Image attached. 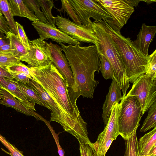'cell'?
<instances>
[{
  "instance_id": "2e32d148",
  "label": "cell",
  "mask_w": 156,
  "mask_h": 156,
  "mask_svg": "<svg viewBox=\"0 0 156 156\" xmlns=\"http://www.w3.org/2000/svg\"><path fill=\"white\" fill-rule=\"evenodd\" d=\"M156 33V26H148L143 23L136 39L132 43L143 54L148 56L149 47Z\"/></svg>"
},
{
  "instance_id": "b9f144b4",
  "label": "cell",
  "mask_w": 156,
  "mask_h": 156,
  "mask_svg": "<svg viewBox=\"0 0 156 156\" xmlns=\"http://www.w3.org/2000/svg\"><path fill=\"white\" fill-rule=\"evenodd\" d=\"M148 155L151 156H156V145L150 150Z\"/></svg>"
},
{
  "instance_id": "8fae6325",
  "label": "cell",
  "mask_w": 156,
  "mask_h": 156,
  "mask_svg": "<svg viewBox=\"0 0 156 156\" xmlns=\"http://www.w3.org/2000/svg\"><path fill=\"white\" fill-rule=\"evenodd\" d=\"M61 46L51 42H46L45 52L52 63L63 76L72 90H73L74 78L69 63Z\"/></svg>"
},
{
  "instance_id": "8992f818",
  "label": "cell",
  "mask_w": 156,
  "mask_h": 156,
  "mask_svg": "<svg viewBox=\"0 0 156 156\" xmlns=\"http://www.w3.org/2000/svg\"><path fill=\"white\" fill-rule=\"evenodd\" d=\"M110 15L111 20L105 19L114 30L120 32L134 11L130 0H96Z\"/></svg>"
},
{
  "instance_id": "277c9868",
  "label": "cell",
  "mask_w": 156,
  "mask_h": 156,
  "mask_svg": "<svg viewBox=\"0 0 156 156\" xmlns=\"http://www.w3.org/2000/svg\"><path fill=\"white\" fill-rule=\"evenodd\" d=\"M92 27L98 54L103 55L111 63L113 70V78L121 89L123 98L130 84L118 47L100 21L92 22Z\"/></svg>"
},
{
  "instance_id": "52a82bcc",
  "label": "cell",
  "mask_w": 156,
  "mask_h": 156,
  "mask_svg": "<svg viewBox=\"0 0 156 156\" xmlns=\"http://www.w3.org/2000/svg\"><path fill=\"white\" fill-rule=\"evenodd\" d=\"M126 96H134L138 99L142 116L156 101V82L146 73L136 79Z\"/></svg>"
},
{
  "instance_id": "9a60e30c",
  "label": "cell",
  "mask_w": 156,
  "mask_h": 156,
  "mask_svg": "<svg viewBox=\"0 0 156 156\" xmlns=\"http://www.w3.org/2000/svg\"><path fill=\"white\" fill-rule=\"evenodd\" d=\"M28 84L40 96L51 111L50 122L54 121L59 123L62 126L63 122L61 112L55 103L42 87L36 82L30 80Z\"/></svg>"
},
{
  "instance_id": "ee69618b",
  "label": "cell",
  "mask_w": 156,
  "mask_h": 156,
  "mask_svg": "<svg viewBox=\"0 0 156 156\" xmlns=\"http://www.w3.org/2000/svg\"><path fill=\"white\" fill-rule=\"evenodd\" d=\"M5 37V36H4V34L0 32V38H4Z\"/></svg>"
},
{
  "instance_id": "60d3db41",
  "label": "cell",
  "mask_w": 156,
  "mask_h": 156,
  "mask_svg": "<svg viewBox=\"0 0 156 156\" xmlns=\"http://www.w3.org/2000/svg\"><path fill=\"white\" fill-rule=\"evenodd\" d=\"M9 43V40L8 38H6V36L4 38H0V48L4 45L8 44Z\"/></svg>"
},
{
  "instance_id": "cb8c5ba5",
  "label": "cell",
  "mask_w": 156,
  "mask_h": 156,
  "mask_svg": "<svg viewBox=\"0 0 156 156\" xmlns=\"http://www.w3.org/2000/svg\"><path fill=\"white\" fill-rule=\"evenodd\" d=\"M137 128H136L129 137L124 140L126 150L124 156H139L138 141L136 133Z\"/></svg>"
},
{
  "instance_id": "5b68a950",
  "label": "cell",
  "mask_w": 156,
  "mask_h": 156,
  "mask_svg": "<svg viewBox=\"0 0 156 156\" xmlns=\"http://www.w3.org/2000/svg\"><path fill=\"white\" fill-rule=\"evenodd\" d=\"M119 103V135L125 140L129 137L140 126L142 117L141 107L138 99L134 96H125Z\"/></svg>"
},
{
  "instance_id": "4dcf8cb0",
  "label": "cell",
  "mask_w": 156,
  "mask_h": 156,
  "mask_svg": "<svg viewBox=\"0 0 156 156\" xmlns=\"http://www.w3.org/2000/svg\"><path fill=\"white\" fill-rule=\"evenodd\" d=\"M20 62L19 58L12 55L0 53V67L6 69L7 67Z\"/></svg>"
},
{
  "instance_id": "7c38bea8",
  "label": "cell",
  "mask_w": 156,
  "mask_h": 156,
  "mask_svg": "<svg viewBox=\"0 0 156 156\" xmlns=\"http://www.w3.org/2000/svg\"><path fill=\"white\" fill-rule=\"evenodd\" d=\"M46 42L39 38L29 41L30 49L19 59L32 67H44L52 63L45 52Z\"/></svg>"
},
{
  "instance_id": "4316f807",
  "label": "cell",
  "mask_w": 156,
  "mask_h": 156,
  "mask_svg": "<svg viewBox=\"0 0 156 156\" xmlns=\"http://www.w3.org/2000/svg\"><path fill=\"white\" fill-rule=\"evenodd\" d=\"M99 71L106 80L113 78V70L112 66L108 59L103 55H99Z\"/></svg>"
},
{
  "instance_id": "ab89813d",
  "label": "cell",
  "mask_w": 156,
  "mask_h": 156,
  "mask_svg": "<svg viewBox=\"0 0 156 156\" xmlns=\"http://www.w3.org/2000/svg\"><path fill=\"white\" fill-rule=\"evenodd\" d=\"M0 76L10 80H13L14 79L6 68L1 67H0Z\"/></svg>"
},
{
  "instance_id": "484cf974",
  "label": "cell",
  "mask_w": 156,
  "mask_h": 156,
  "mask_svg": "<svg viewBox=\"0 0 156 156\" xmlns=\"http://www.w3.org/2000/svg\"><path fill=\"white\" fill-rule=\"evenodd\" d=\"M40 8L44 13L48 23L55 27L56 23V17L52 14L51 10L54 6L52 0H38Z\"/></svg>"
},
{
  "instance_id": "7bdbcfd3",
  "label": "cell",
  "mask_w": 156,
  "mask_h": 156,
  "mask_svg": "<svg viewBox=\"0 0 156 156\" xmlns=\"http://www.w3.org/2000/svg\"><path fill=\"white\" fill-rule=\"evenodd\" d=\"M141 1L145 2L147 4H150L151 3L154 2H156V1L154 0H140Z\"/></svg>"
},
{
  "instance_id": "8d00e7d4",
  "label": "cell",
  "mask_w": 156,
  "mask_h": 156,
  "mask_svg": "<svg viewBox=\"0 0 156 156\" xmlns=\"http://www.w3.org/2000/svg\"><path fill=\"white\" fill-rule=\"evenodd\" d=\"M48 126L51 132L53 137L57 145L58 149V151L59 156H65V152L64 150L61 146L59 142V137L58 135L55 132L53 128L50 126L48 124Z\"/></svg>"
},
{
  "instance_id": "30bf717a",
  "label": "cell",
  "mask_w": 156,
  "mask_h": 156,
  "mask_svg": "<svg viewBox=\"0 0 156 156\" xmlns=\"http://www.w3.org/2000/svg\"><path fill=\"white\" fill-rule=\"evenodd\" d=\"M120 108L119 103L115 102L113 105L110 117L104 130L98 136L96 141L93 143L94 156H101L108 140L111 139L115 140L119 135L118 119Z\"/></svg>"
},
{
  "instance_id": "ba28073f",
  "label": "cell",
  "mask_w": 156,
  "mask_h": 156,
  "mask_svg": "<svg viewBox=\"0 0 156 156\" xmlns=\"http://www.w3.org/2000/svg\"><path fill=\"white\" fill-rule=\"evenodd\" d=\"M73 9L78 16L82 25L91 26L92 22L104 19L112 20L109 13L97 2L92 0H69Z\"/></svg>"
},
{
  "instance_id": "ac0fdd59",
  "label": "cell",
  "mask_w": 156,
  "mask_h": 156,
  "mask_svg": "<svg viewBox=\"0 0 156 156\" xmlns=\"http://www.w3.org/2000/svg\"><path fill=\"white\" fill-rule=\"evenodd\" d=\"M0 104L15 109L20 112L28 116H32L37 120H40L34 111L30 110L23 106L6 89L2 87L0 88Z\"/></svg>"
},
{
  "instance_id": "bcb514c9",
  "label": "cell",
  "mask_w": 156,
  "mask_h": 156,
  "mask_svg": "<svg viewBox=\"0 0 156 156\" xmlns=\"http://www.w3.org/2000/svg\"><path fill=\"white\" fill-rule=\"evenodd\" d=\"M2 87L0 85V88L1 87Z\"/></svg>"
},
{
  "instance_id": "7a4b0ae2",
  "label": "cell",
  "mask_w": 156,
  "mask_h": 156,
  "mask_svg": "<svg viewBox=\"0 0 156 156\" xmlns=\"http://www.w3.org/2000/svg\"><path fill=\"white\" fill-rule=\"evenodd\" d=\"M60 45L69 63L74 78L73 90L77 99L80 96L92 98L99 81L95 80V73L99 71V55L95 44L81 46L80 44Z\"/></svg>"
},
{
  "instance_id": "836d02e7",
  "label": "cell",
  "mask_w": 156,
  "mask_h": 156,
  "mask_svg": "<svg viewBox=\"0 0 156 156\" xmlns=\"http://www.w3.org/2000/svg\"><path fill=\"white\" fill-rule=\"evenodd\" d=\"M0 141L8 149L12 156H24L22 153L9 143L0 134Z\"/></svg>"
},
{
  "instance_id": "4fadbf2b",
  "label": "cell",
  "mask_w": 156,
  "mask_h": 156,
  "mask_svg": "<svg viewBox=\"0 0 156 156\" xmlns=\"http://www.w3.org/2000/svg\"><path fill=\"white\" fill-rule=\"evenodd\" d=\"M32 25L38 32L40 38L44 40L50 39L58 43L75 45L80 43L48 23L39 21L32 22Z\"/></svg>"
},
{
  "instance_id": "603a6c76",
  "label": "cell",
  "mask_w": 156,
  "mask_h": 156,
  "mask_svg": "<svg viewBox=\"0 0 156 156\" xmlns=\"http://www.w3.org/2000/svg\"><path fill=\"white\" fill-rule=\"evenodd\" d=\"M0 12L5 16L10 31L18 35L16 22L12 13L8 0H0Z\"/></svg>"
},
{
  "instance_id": "f6af8a7d",
  "label": "cell",
  "mask_w": 156,
  "mask_h": 156,
  "mask_svg": "<svg viewBox=\"0 0 156 156\" xmlns=\"http://www.w3.org/2000/svg\"><path fill=\"white\" fill-rule=\"evenodd\" d=\"M150 156L149 155H144V156Z\"/></svg>"
},
{
  "instance_id": "74e56055",
  "label": "cell",
  "mask_w": 156,
  "mask_h": 156,
  "mask_svg": "<svg viewBox=\"0 0 156 156\" xmlns=\"http://www.w3.org/2000/svg\"><path fill=\"white\" fill-rule=\"evenodd\" d=\"M10 31L8 23L2 14L0 12V32L5 34Z\"/></svg>"
},
{
  "instance_id": "d4e9b609",
  "label": "cell",
  "mask_w": 156,
  "mask_h": 156,
  "mask_svg": "<svg viewBox=\"0 0 156 156\" xmlns=\"http://www.w3.org/2000/svg\"><path fill=\"white\" fill-rule=\"evenodd\" d=\"M156 127V101L149 108L148 114L140 130L144 132Z\"/></svg>"
},
{
  "instance_id": "e575fe53",
  "label": "cell",
  "mask_w": 156,
  "mask_h": 156,
  "mask_svg": "<svg viewBox=\"0 0 156 156\" xmlns=\"http://www.w3.org/2000/svg\"><path fill=\"white\" fill-rule=\"evenodd\" d=\"M79 150L80 156H94L93 152L90 146L79 140Z\"/></svg>"
},
{
  "instance_id": "f1b7e54d",
  "label": "cell",
  "mask_w": 156,
  "mask_h": 156,
  "mask_svg": "<svg viewBox=\"0 0 156 156\" xmlns=\"http://www.w3.org/2000/svg\"><path fill=\"white\" fill-rule=\"evenodd\" d=\"M61 8L58 11L66 12L73 20V22L79 25H82L79 17L73 9L69 0H61Z\"/></svg>"
},
{
  "instance_id": "3957f363",
  "label": "cell",
  "mask_w": 156,
  "mask_h": 156,
  "mask_svg": "<svg viewBox=\"0 0 156 156\" xmlns=\"http://www.w3.org/2000/svg\"><path fill=\"white\" fill-rule=\"evenodd\" d=\"M100 21L113 38L119 51L129 82L133 83L147 72L149 66V55L140 52L132 43L129 37L113 30L105 19Z\"/></svg>"
},
{
  "instance_id": "ffe728a7",
  "label": "cell",
  "mask_w": 156,
  "mask_h": 156,
  "mask_svg": "<svg viewBox=\"0 0 156 156\" xmlns=\"http://www.w3.org/2000/svg\"><path fill=\"white\" fill-rule=\"evenodd\" d=\"M156 145V127L141 137L138 141L139 156L148 155L150 150Z\"/></svg>"
},
{
  "instance_id": "f546056e",
  "label": "cell",
  "mask_w": 156,
  "mask_h": 156,
  "mask_svg": "<svg viewBox=\"0 0 156 156\" xmlns=\"http://www.w3.org/2000/svg\"><path fill=\"white\" fill-rule=\"evenodd\" d=\"M8 72H13L25 74L30 80H33V75L30 67L20 62L7 67Z\"/></svg>"
},
{
  "instance_id": "44dd1931",
  "label": "cell",
  "mask_w": 156,
  "mask_h": 156,
  "mask_svg": "<svg viewBox=\"0 0 156 156\" xmlns=\"http://www.w3.org/2000/svg\"><path fill=\"white\" fill-rule=\"evenodd\" d=\"M19 87L30 102L38 104L50 110V108L42 99L39 95L28 84L17 82Z\"/></svg>"
},
{
  "instance_id": "f35d334b",
  "label": "cell",
  "mask_w": 156,
  "mask_h": 156,
  "mask_svg": "<svg viewBox=\"0 0 156 156\" xmlns=\"http://www.w3.org/2000/svg\"><path fill=\"white\" fill-rule=\"evenodd\" d=\"M14 51L12 48L10 44L4 45L0 48V53L10 55L13 56Z\"/></svg>"
},
{
  "instance_id": "9c48e42d",
  "label": "cell",
  "mask_w": 156,
  "mask_h": 156,
  "mask_svg": "<svg viewBox=\"0 0 156 156\" xmlns=\"http://www.w3.org/2000/svg\"><path fill=\"white\" fill-rule=\"evenodd\" d=\"M55 24L61 31L79 42L95 44L96 37L92 25H77L66 18L57 15Z\"/></svg>"
},
{
  "instance_id": "d6986e66",
  "label": "cell",
  "mask_w": 156,
  "mask_h": 156,
  "mask_svg": "<svg viewBox=\"0 0 156 156\" xmlns=\"http://www.w3.org/2000/svg\"><path fill=\"white\" fill-rule=\"evenodd\" d=\"M8 1L13 16L26 17L33 22L38 21L34 13L30 10L23 0H8Z\"/></svg>"
},
{
  "instance_id": "5bb4252c",
  "label": "cell",
  "mask_w": 156,
  "mask_h": 156,
  "mask_svg": "<svg viewBox=\"0 0 156 156\" xmlns=\"http://www.w3.org/2000/svg\"><path fill=\"white\" fill-rule=\"evenodd\" d=\"M109 89L102 107V116L105 126L108 122L113 105L115 102L119 103L123 98L121 94V89L113 78Z\"/></svg>"
},
{
  "instance_id": "83f0119b",
  "label": "cell",
  "mask_w": 156,
  "mask_h": 156,
  "mask_svg": "<svg viewBox=\"0 0 156 156\" xmlns=\"http://www.w3.org/2000/svg\"><path fill=\"white\" fill-rule=\"evenodd\" d=\"M24 3L34 15L38 21L44 23H48L44 13L40 9V6L38 0H23Z\"/></svg>"
},
{
  "instance_id": "d6a6232c",
  "label": "cell",
  "mask_w": 156,
  "mask_h": 156,
  "mask_svg": "<svg viewBox=\"0 0 156 156\" xmlns=\"http://www.w3.org/2000/svg\"><path fill=\"white\" fill-rule=\"evenodd\" d=\"M18 35L20 42L28 51L30 49L29 40L28 39L23 26L19 23L16 22Z\"/></svg>"
},
{
  "instance_id": "1f68e13d",
  "label": "cell",
  "mask_w": 156,
  "mask_h": 156,
  "mask_svg": "<svg viewBox=\"0 0 156 156\" xmlns=\"http://www.w3.org/2000/svg\"><path fill=\"white\" fill-rule=\"evenodd\" d=\"M149 66L146 73H149L152 79L156 82V50L149 55Z\"/></svg>"
},
{
  "instance_id": "7402d4cb",
  "label": "cell",
  "mask_w": 156,
  "mask_h": 156,
  "mask_svg": "<svg viewBox=\"0 0 156 156\" xmlns=\"http://www.w3.org/2000/svg\"><path fill=\"white\" fill-rule=\"evenodd\" d=\"M6 37L9 39L11 47L14 51L13 56L19 59L27 53L28 50L23 45L18 35L9 31L7 33Z\"/></svg>"
},
{
  "instance_id": "6da1fadb",
  "label": "cell",
  "mask_w": 156,
  "mask_h": 156,
  "mask_svg": "<svg viewBox=\"0 0 156 156\" xmlns=\"http://www.w3.org/2000/svg\"><path fill=\"white\" fill-rule=\"evenodd\" d=\"M30 68L33 80L42 87L57 105L63 120L61 126L65 131L92 147V143L88 135L87 123L80 114L77 99L55 66L52 63L44 67Z\"/></svg>"
},
{
  "instance_id": "e0dca14e",
  "label": "cell",
  "mask_w": 156,
  "mask_h": 156,
  "mask_svg": "<svg viewBox=\"0 0 156 156\" xmlns=\"http://www.w3.org/2000/svg\"><path fill=\"white\" fill-rule=\"evenodd\" d=\"M0 85L6 89L24 106L28 109L36 111L35 104L30 102L18 87L17 81L0 76Z\"/></svg>"
},
{
  "instance_id": "d590c367",
  "label": "cell",
  "mask_w": 156,
  "mask_h": 156,
  "mask_svg": "<svg viewBox=\"0 0 156 156\" xmlns=\"http://www.w3.org/2000/svg\"><path fill=\"white\" fill-rule=\"evenodd\" d=\"M17 82L25 84H27L30 79L25 74L13 72H9Z\"/></svg>"
}]
</instances>
